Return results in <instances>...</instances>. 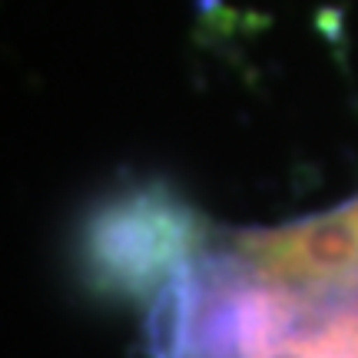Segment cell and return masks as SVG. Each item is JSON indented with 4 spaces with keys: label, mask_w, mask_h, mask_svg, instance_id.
<instances>
[{
    "label": "cell",
    "mask_w": 358,
    "mask_h": 358,
    "mask_svg": "<svg viewBox=\"0 0 358 358\" xmlns=\"http://www.w3.org/2000/svg\"><path fill=\"white\" fill-rule=\"evenodd\" d=\"M206 239L209 229L186 199L143 182L93 206L80 232V266L100 295L146 308Z\"/></svg>",
    "instance_id": "cell-1"
}]
</instances>
